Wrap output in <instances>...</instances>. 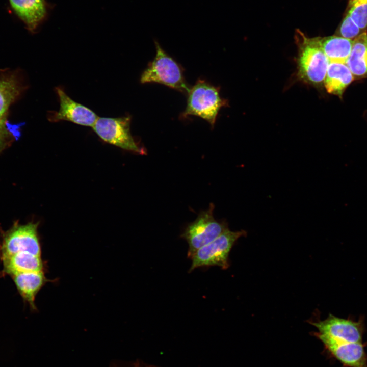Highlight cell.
<instances>
[{
	"mask_svg": "<svg viewBox=\"0 0 367 367\" xmlns=\"http://www.w3.org/2000/svg\"><path fill=\"white\" fill-rule=\"evenodd\" d=\"M295 39L298 46V74L303 81L314 86L325 79L328 59L323 51L320 37L310 38L297 29Z\"/></svg>",
	"mask_w": 367,
	"mask_h": 367,
	"instance_id": "obj_1",
	"label": "cell"
},
{
	"mask_svg": "<svg viewBox=\"0 0 367 367\" xmlns=\"http://www.w3.org/2000/svg\"><path fill=\"white\" fill-rule=\"evenodd\" d=\"M154 42L155 56L142 72L140 82L161 84L188 93L190 88L186 81L181 66L163 49L156 40Z\"/></svg>",
	"mask_w": 367,
	"mask_h": 367,
	"instance_id": "obj_2",
	"label": "cell"
},
{
	"mask_svg": "<svg viewBox=\"0 0 367 367\" xmlns=\"http://www.w3.org/2000/svg\"><path fill=\"white\" fill-rule=\"evenodd\" d=\"M187 94V106L181 114L182 117L198 116L206 120L213 127L219 111L227 103L221 97L219 89L199 79L190 88Z\"/></svg>",
	"mask_w": 367,
	"mask_h": 367,
	"instance_id": "obj_3",
	"label": "cell"
},
{
	"mask_svg": "<svg viewBox=\"0 0 367 367\" xmlns=\"http://www.w3.org/2000/svg\"><path fill=\"white\" fill-rule=\"evenodd\" d=\"M214 208V204L211 203L208 209L201 212L195 220L187 225L181 234L188 244V258H191L197 250L229 229L225 220L215 219Z\"/></svg>",
	"mask_w": 367,
	"mask_h": 367,
	"instance_id": "obj_4",
	"label": "cell"
},
{
	"mask_svg": "<svg viewBox=\"0 0 367 367\" xmlns=\"http://www.w3.org/2000/svg\"><path fill=\"white\" fill-rule=\"evenodd\" d=\"M244 230L232 231L229 229L211 242L197 250L191 258L192 264L189 273L200 267L218 266L222 269L229 267V254L236 241L246 236Z\"/></svg>",
	"mask_w": 367,
	"mask_h": 367,
	"instance_id": "obj_5",
	"label": "cell"
},
{
	"mask_svg": "<svg viewBox=\"0 0 367 367\" xmlns=\"http://www.w3.org/2000/svg\"><path fill=\"white\" fill-rule=\"evenodd\" d=\"M131 117H99L92 127L103 141L124 150L141 154L144 151L139 147L130 133Z\"/></svg>",
	"mask_w": 367,
	"mask_h": 367,
	"instance_id": "obj_6",
	"label": "cell"
},
{
	"mask_svg": "<svg viewBox=\"0 0 367 367\" xmlns=\"http://www.w3.org/2000/svg\"><path fill=\"white\" fill-rule=\"evenodd\" d=\"M37 227V223H29L15 225L6 232L0 243V259L21 252L41 256Z\"/></svg>",
	"mask_w": 367,
	"mask_h": 367,
	"instance_id": "obj_7",
	"label": "cell"
},
{
	"mask_svg": "<svg viewBox=\"0 0 367 367\" xmlns=\"http://www.w3.org/2000/svg\"><path fill=\"white\" fill-rule=\"evenodd\" d=\"M60 107L58 111H49L48 118L54 122L68 121L76 124L92 127L98 116L92 110L73 100L62 87L55 88Z\"/></svg>",
	"mask_w": 367,
	"mask_h": 367,
	"instance_id": "obj_8",
	"label": "cell"
},
{
	"mask_svg": "<svg viewBox=\"0 0 367 367\" xmlns=\"http://www.w3.org/2000/svg\"><path fill=\"white\" fill-rule=\"evenodd\" d=\"M318 333L338 342L362 343L361 322L339 318L332 314L323 321L312 322Z\"/></svg>",
	"mask_w": 367,
	"mask_h": 367,
	"instance_id": "obj_9",
	"label": "cell"
},
{
	"mask_svg": "<svg viewBox=\"0 0 367 367\" xmlns=\"http://www.w3.org/2000/svg\"><path fill=\"white\" fill-rule=\"evenodd\" d=\"M314 335L344 366L367 367V355L362 343L338 342L318 333Z\"/></svg>",
	"mask_w": 367,
	"mask_h": 367,
	"instance_id": "obj_10",
	"label": "cell"
},
{
	"mask_svg": "<svg viewBox=\"0 0 367 367\" xmlns=\"http://www.w3.org/2000/svg\"><path fill=\"white\" fill-rule=\"evenodd\" d=\"M18 16L33 32L45 19L48 4L45 0H9Z\"/></svg>",
	"mask_w": 367,
	"mask_h": 367,
	"instance_id": "obj_11",
	"label": "cell"
},
{
	"mask_svg": "<svg viewBox=\"0 0 367 367\" xmlns=\"http://www.w3.org/2000/svg\"><path fill=\"white\" fill-rule=\"evenodd\" d=\"M17 291L33 310H36V296L45 284L48 282L43 271L23 272L11 275Z\"/></svg>",
	"mask_w": 367,
	"mask_h": 367,
	"instance_id": "obj_12",
	"label": "cell"
},
{
	"mask_svg": "<svg viewBox=\"0 0 367 367\" xmlns=\"http://www.w3.org/2000/svg\"><path fill=\"white\" fill-rule=\"evenodd\" d=\"M354 79L346 63L329 61L324 81L329 93L342 98L346 89Z\"/></svg>",
	"mask_w": 367,
	"mask_h": 367,
	"instance_id": "obj_13",
	"label": "cell"
},
{
	"mask_svg": "<svg viewBox=\"0 0 367 367\" xmlns=\"http://www.w3.org/2000/svg\"><path fill=\"white\" fill-rule=\"evenodd\" d=\"M1 260L3 264V274L10 276L23 272L43 271L44 265L41 256L29 252H18Z\"/></svg>",
	"mask_w": 367,
	"mask_h": 367,
	"instance_id": "obj_14",
	"label": "cell"
},
{
	"mask_svg": "<svg viewBox=\"0 0 367 367\" xmlns=\"http://www.w3.org/2000/svg\"><path fill=\"white\" fill-rule=\"evenodd\" d=\"M24 89L16 73H4L0 77V120L5 119L9 106L20 96Z\"/></svg>",
	"mask_w": 367,
	"mask_h": 367,
	"instance_id": "obj_15",
	"label": "cell"
},
{
	"mask_svg": "<svg viewBox=\"0 0 367 367\" xmlns=\"http://www.w3.org/2000/svg\"><path fill=\"white\" fill-rule=\"evenodd\" d=\"M346 64L355 79L367 78V32L353 40L352 50Z\"/></svg>",
	"mask_w": 367,
	"mask_h": 367,
	"instance_id": "obj_16",
	"label": "cell"
},
{
	"mask_svg": "<svg viewBox=\"0 0 367 367\" xmlns=\"http://www.w3.org/2000/svg\"><path fill=\"white\" fill-rule=\"evenodd\" d=\"M320 42L328 61L346 63L351 53L353 40L334 35L320 37Z\"/></svg>",
	"mask_w": 367,
	"mask_h": 367,
	"instance_id": "obj_17",
	"label": "cell"
},
{
	"mask_svg": "<svg viewBox=\"0 0 367 367\" xmlns=\"http://www.w3.org/2000/svg\"><path fill=\"white\" fill-rule=\"evenodd\" d=\"M347 13L361 30L367 31V0H349Z\"/></svg>",
	"mask_w": 367,
	"mask_h": 367,
	"instance_id": "obj_18",
	"label": "cell"
},
{
	"mask_svg": "<svg viewBox=\"0 0 367 367\" xmlns=\"http://www.w3.org/2000/svg\"><path fill=\"white\" fill-rule=\"evenodd\" d=\"M363 32L350 15L346 13L336 30L335 35L353 40Z\"/></svg>",
	"mask_w": 367,
	"mask_h": 367,
	"instance_id": "obj_19",
	"label": "cell"
},
{
	"mask_svg": "<svg viewBox=\"0 0 367 367\" xmlns=\"http://www.w3.org/2000/svg\"><path fill=\"white\" fill-rule=\"evenodd\" d=\"M6 119L0 120V146L8 135Z\"/></svg>",
	"mask_w": 367,
	"mask_h": 367,
	"instance_id": "obj_20",
	"label": "cell"
}]
</instances>
